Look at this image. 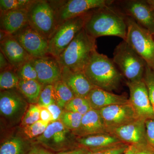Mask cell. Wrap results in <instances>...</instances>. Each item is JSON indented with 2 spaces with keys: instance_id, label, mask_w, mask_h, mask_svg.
Wrapping results in <instances>:
<instances>
[{
  "instance_id": "836d02e7",
  "label": "cell",
  "mask_w": 154,
  "mask_h": 154,
  "mask_svg": "<svg viewBox=\"0 0 154 154\" xmlns=\"http://www.w3.org/2000/svg\"><path fill=\"white\" fill-rule=\"evenodd\" d=\"M40 107L38 105H30L22 122L24 126L33 124L40 120Z\"/></svg>"
},
{
  "instance_id": "ab89813d",
  "label": "cell",
  "mask_w": 154,
  "mask_h": 154,
  "mask_svg": "<svg viewBox=\"0 0 154 154\" xmlns=\"http://www.w3.org/2000/svg\"><path fill=\"white\" fill-rule=\"evenodd\" d=\"M89 150L85 147L79 148L68 151L61 152L57 154H87Z\"/></svg>"
},
{
  "instance_id": "f6af8a7d",
  "label": "cell",
  "mask_w": 154,
  "mask_h": 154,
  "mask_svg": "<svg viewBox=\"0 0 154 154\" xmlns=\"http://www.w3.org/2000/svg\"><path fill=\"white\" fill-rule=\"evenodd\" d=\"M147 2L154 9V0H148Z\"/></svg>"
},
{
  "instance_id": "f35d334b",
  "label": "cell",
  "mask_w": 154,
  "mask_h": 154,
  "mask_svg": "<svg viewBox=\"0 0 154 154\" xmlns=\"http://www.w3.org/2000/svg\"><path fill=\"white\" fill-rule=\"evenodd\" d=\"M14 69L2 52H0V70L1 72L9 69Z\"/></svg>"
},
{
  "instance_id": "b9f144b4",
  "label": "cell",
  "mask_w": 154,
  "mask_h": 154,
  "mask_svg": "<svg viewBox=\"0 0 154 154\" xmlns=\"http://www.w3.org/2000/svg\"><path fill=\"white\" fill-rule=\"evenodd\" d=\"M9 35H10L8 33H6L4 30H1V32H0V41H2Z\"/></svg>"
},
{
  "instance_id": "1f68e13d",
  "label": "cell",
  "mask_w": 154,
  "mask_h": 154,
  "mask_svg": "<svg viewBox=\"0 0 154 154\" xmlns=\"http://www.w3.org/2000/svg\"><path fill=\"white\" fill-rule=\"evenodd\" d=\"M49 123L40 119L33 124L25 126L24 132L30 138L39 136L45 131Z\"/></svg>"
},
{
  "instance_id": "e0dca14e",
  "label": "cell",
  "mask_w": 154,
  "mask_h": 154,
  "mask_svg": "<svg viewBox=\"0 0 154 154\" xmlns=\"http://www.w3.org/2000/svg\"><path fill=\"white\" fill-rule=\"evenodd\" d=\"M62 80L75 97L87 98L91 90L96 88L84 72H73L66 67H62Z\"/></svg>"
},
{
  "instance_id": "ac0fdd59",
  "label": "cell",
  "mask_w": 154,
  "mask_h": 154,
  "mask_svg": "<svg viewBox=\"0 0 154 154\" xmlns=\"http://www.w3.org/2000/svg\"><path fill=\"white\" fill-rule=\"evenodd\" d=\"M73 132L79 137L109 133L104 124L100 110L94 109L83 116L79 128Z\"/></svg>"
},
{
  "instance_id": "ffe728a7",
  "label": "cell",
  "mask_w": 154,
  "mask_h": 154,
  "mask_svg": "<svg viewBox=\"0 0 154 154\" xmlns=\"http://www.w3.org/2000/svg\"><path fill=\"white\" fill-rule=\"evenodd\" d=\"M91 108L100 110L104 107L129 102L125 95H119L98 88L91 90L87 97Z\"/></svg>"
},
{
  "instance_id": "cb8c5ba5",
  "label": "cell",
  "mask_w": 154,
  "mask_h": 154,
  "mask_svg": "<svg viewBox=\"0 0 154 154\" xmlns=\"http://www.w3.org/2000/svg\"><path fill=\"white\" fill-rule=\"evenodd\" d=\"M53 85L56 104L60 108L65 107L70 101L75 97L72 91L62 80L57 81Z\"/></svg>"
},
{
  "instance_id": "277c9868",
  "label": "cell",
  "mask_w": 154,
  "mask_h": 154,
  "mask_svg": "<svg viewBox=\"0 0 154 154\" xmlns=\"http://www.w3.org/2000/svg\"><path fill=\"white\" fill-rule=\"evenodd\" d=\"M113 60L128 82L143 79L147 65L144 60L124 40L115 48Z\"/></svg>"
},
{
  "instance_id": "d6a6232c",
  "label": "cell",
  "mask_w": 154,
  "mask_h": 154,
  "mask_svg": "<svg viewBox=\"0 0 154 154\" xmlns=\"http://www.w3.org/2000/svg\"><path fill=\"white\" fill-rule=\"evenodd\" d=\"M143 79L148 92L149 98L154 110V70L147 65Z\"/></svg>"
},
{
  "instance_id": "7402d4cb",
  "label": "cell",
  "mask_w": 154,
  "mask_h": 154,
  "mask_svg": "<svg viewBox=\"0 0 154 154\" xmlns=\"http://www.w3.org/2000/svg\"><path fill=\"white\" fill-rule=\"evenodd\" d=\"M25 102L22 98L14 91H2L0 95L1 114L8 117L16 115L22 108Z\"/></svg>"
},
{
  "instance_id": "d4e9b609",
  "label": "cell",
  "mask_w": 154,
  "mask_h": 154,
  "mask_svg": "<svg viewBox=\"0 0 154 154\" xmlns=\"http://www.w3.org/2000/svg\"><path fill=\"white\" fill-rule=\"evenodd\" d=\"M19 81L20 79L14 69H9L1 72L0 74L1 91H7L18 88Z\"/></svg>"
},
{
  "instance_id": "d590c367",
  "label": "cell",
  "mask_w": 154,
  "mask_h": 154,
  "mask_svg": "<svg viewBox=\"0 0 154 154\" xmlns=\"http://www.w3.org/2000/svg\"><path fill=\"white\" fill-rule=\"evenodd\" d=\"M145 122L147 142L154 147V117L146 119Z\"/></svg>"
},
{
  "instance_id": "484cf974",
  "label": "cell",
  "mask_w": 154,
  "mask_h": 154,
  "mask_svg": "<svg viewBox=\"0 0 154 154\" xmlns=\"http://www.w3.org/2000/svg\"><path fill=\"white\" fill-rule=\"evenodd\" d=\"M66 111H71L84 115L92 109L87 98L75 97L66 105Z\"/></svg>"
},
{
  "instance_id": "6da1fadb",
  "label": "cell",
  "mask_w": 154,
  "mask_h": 154,
  "mask_svg": "<svg viewBox=\"0 0 154 154\" xmlns=\"http://www.w3.org/2000/svg\"><path fill=\"white\" fill-rule=\"evenodd\" d=\"M126 16L111 5L92 11L85 25L89 35L96 38L104 36H116L123 40L127 32Z\"/></svg>"
},
{
  "instance_id": "8992f818",
  "label": "cell",
  "mask_w": 154,
  "mask_h": 154,
  "mask_svg": "<svg viewBox=\"0 0 154 154\" xmlns=\"http://www.w3.org/2000/svg\"><path fill=\"white\" fill-rule=\"evenodd\" d=\"M91 12L66 20L58 26L48 40V54L57 58L85 27Z\"/></svg>"
},
{
  "instance_id": "30bf717a",
  "label": "cell",
  "mask_w": 154,
  "mask_h": 154,
  "mask_svg": "<svg viewBox=\"0 0 154 154\" xmlns=\"http://www.w3.org/2000/svg\"><path fill=\"white\" fill-rule=\"evenodd\" d=\"M99 110L109 133L114 128L140 118L129 102L110 105Z\"/></svg>"
},
{
  "instance_id": "7bdbcfd3",
  "label": "cell",
  "mask_w": 154,
  "mask_h": 154,
  "mask_svg": "<svg viewBox=\"0 0 154 154\" xmlns=\"http://www.w3.org/2000/svg\"><path fill=\"white\" fill-rule=\"evenodd\" d=\"M125 154H134V150L132 146L129 147L127 149Z\"/></svg>"
},
{
  "instance_id": "bcb514c9",
  "label": "cell",
  "mask_w": 154,
  "mask_h": 154,
  "mask_svg": "<svg viewBox=\"0 0 154 154\" xmlns=\"http://www.w3.org/2000/svg\"></svg>"
},
{
  "instance_id": "d6986e66",
  "label": "cell",
  "mask_w": 154,
  "mask_h": 154,
  "mask_svg": "<svg viewBox=\"0 0 154 154\" xmlns=\"http://www.w3.org/2000/svg\"><path fill=\"white\" fill-rule=\"evenodd\" d=\"M28 24V10L1 12V30L10 35H14Z\"/></svg>"
},
{
  "instance_id": "ba28073f",
  "label": "cell",
  "mask_w": 154,
  "mask_h": 154,
  "mask_svg": "<svg viewBox=\"0 0 154 154\" xmlns=\"http://www.w3.org/2000/svg\"><path fill=\"white\" fill-rule=\"evenodd\" d=\"M113 2L109 0H69L57 8L53 6L55 10L57 27L69 19L88 14L92 10L111 5Z\"/></svg>"
},
{
  "instance_id": "ee69618b",
  "label": "cell",
  "mask_w": 154,
  "mask_h": 154,
  "mask_svg": "<svg viewBox=\"0 0 154 154\" xmlns=\"http://www.w3.org/2000/svg\"><path fill=\"white\" fill-rule=\"evenodd\" d=\"M134 154H153L151 152L147 151H140Z\"/></svg>"
},
{
  "instance_id": "5bb4252c",
  "label": "cell",
  "mask_w": 154,
  "mask_h": 154,
  "mask_svg": "<svg viewBox=\"0 0 154 154\" xmlns=\"http://www.w3.org/2000/svg\"><path fill=\"white\" fill-rule=\"evenodd\" d=\"M69 130L60 120L50 122L44 133L37 137L38 142L53 150L67 145Z\"/></svg>"
},
{
  "instance_id": "7c38bea8",
  "label": "cell",
  "mask_w": 154,
  "mask_h": 154,
  "mask_svg": "<svg viewBox=\"0 0 154 154\" xmlns=\"http://www.w3.org/2000/svg\"><path fill=\"white\" fill-rule=\"evenodd\" d=\"M123 8L126 16L154 35V9L147 1H125Z\"/></svg>"
},
{
  "instance_id": "8fae6325",
  "label": "cell",
  "mask_w": 154,
  "mask_h": 154,
  "mask_svg": "<svg viewBox=\"0 0 154 154\" xmlns=\"http://www.w3.org/2000/svg\"><path fill=\"white\" fill-rule=\"evenodd\" d=\"M130 92L129 102L140 118L154 117V110L150 101L147 88L143 79L126 82Z\"/></svg>"
},
{
  "instance_id": "52a82bcc",
  "label": "cell",
  "mask_w": 154,
  "mask_h": 154,
  "mask_svg": "<svg viewBox=\"0 0 154 154\" xmlns=\"http://www.w3.org/2000/svg\"><path fill=\"white\" fill-rule=\"evenodd\" d=\"M28 24L49 40L57 28L55 10L51 2L36 1L28 10Z\"/></svg>"
},
{
  "instance_id": "e575fe53",
  "label": "cell",
  "mask_w": 154,
  "mask_h": 154,
  "mask_svg": "<svg viewBox=\"0 0 154 154\" xmlns=\"http://www.w3.org/2000/svg\"><path fill=\"white\" fill-rule=\"evenodd\" d=\"M128 147L121 143L104 148L93 150L87 154H122L126 151Z\"/></svg>"
},
{
  "instance_id": "74e56055",
  "label": "cell",
  "mask_w": 154,
  "mask_h": 154,
  "mask_svg": "<svg viewBox=\"0 0 154 154\" xmlns=\"http://www.w3.org/2000/svg\"><path fill=\"white\" fill-rule=\"evenodd\" d=\"M40 119L45 122L50 123L52 122V116L46 107H40Z\"/></svg>"
},
{
  "instance_id": "60d3db41",
  "label": "cell",
  "mask_w": 154,
  "mask_h": 154,
  "mask_svg": "<svg viewBox=\"0 0 154 154\" xmlns=\"http://www.w3.org/2000/svg\"><path fill=\"white\" fill-rule=\"evenodd\" d=\"M27 154H54L47 150L41 148L34 147L30 150Z\"/></svg>"
},
{
  "instance_id": "3957f363",
  "label": "cell",
  "mask_w": 154,
  "mask_h": 154,
  "mask_svg": "<svg viewBox=\"0 0 154 154\" xmlns=\"http://www.w3.org/2000/svg\"><path fill=\"white\" fill-rule=\"evenodd\" d=\"M96 50V38L83 28L56 59L62 67L67 68L73 72H84Z\"/></svg>"
},
{
  "instance_id": "4dcf8cb0",
  "label": "cell",
  "mask_w": 154,
  "mask_h": 154,
  "mask_svg": "<svg viewBox=\"0 0 154 154\" xmlns=\"http://www.w3.org/2000/svg\"><path fill=\"white\" fill-rule=\"evenodd\" d=\"M56 103L53 85H45L42 89L38 101V105L42 107H47Z\"/></svg>"
},
{
  "instance_id": "603a6c76",
  "label": "cell",
  "mask_w": 154,
  "mask_h": 154,
  "mask_svg": "<svg viewBox=\"0 0 154 154\" xmlns=\"http://www.w3.org/2000/svg\"><path fill=\"white\" fill-rule=\"evenodd\" d=\"M17 88L29 101L36 102H38L42 85L37 80H20Z\"/></svg>"
},
{
  "instance_id": "8d00e7d4",
  "label": "cell",
  "mask_w": 154,
  "mask_h": 154,
  "mask_svg": "<svg viewBox=\"0 0 154 154\" xmlns=\"http://www.w3.org/2000/svg\"><path fill=\"white\" fill-rule=\"evenodd\" d=\"M46 108L49 110L52 116L51 122L58 121L59 119H60L61 116L63 111L62 110L61 108L59 107L56 103L50 105Z\"/></svg>"
},
{
  "instance_id": "5b68a950",
  "label": "cell",
  "mask_w": 154,
  "mask_h": 154,
  "mask_svg": "<svg viewBox=\"0 0 154 154\" xmlns=\"http://www.w3.org/2000/svg\"><path fill=\"white\" fill-rule=\"evenodd\" d=\"M126 19L127 32L124 41L154 70V35L131 17L126 16Z\"/></svg>"
},
{
  "instance_id": "2e32d148",
  "label": "cell",
  "mask_w": 154,
  "mask_h": 154,
  "mask_svg": "<svg viewBox=\"0 0 154 154\" xmlns=\"http://www.w3.org/2000/svg\"><path fill=\"white\" fill-rule=\"evenodd\" d=\"M0 48L16 71L23 64L33 59L12 35H9L1 41Z\"/></svg>"
},
{
  "instance_id": "7dc6e473",
  "label": "cell",
  "mask_w": 154,
  "mask_h": 154,
  "mask_svg": "<svg viewBox=\"0 0 154 154\" xmlns=\"http://www.w3.org/2000/svg\"></svg>"
},
{
  "instance_id": "9a60e30c",
  "label": "cell",
  "mask_w": 154,
  "mask_h": 154,
  "mask_svg": "<svg viewBox=\"0 0 154 154\" xmlns=\"http://www.w3.org/2000/svg\"><path fill=\"white\" fill-rule=\"evenodd\" d=\"M145 119L139 118L135 120L114 128L110 131L122 141L140 144L147 142Z\"/></svg>"
},
{
  "instance_id": "83f0119b",
  "label": "cell",
  "mask_w": 154,
  "mask_h": 154,
  "mask_svg": "<svg viewBox=\"0 0 154 154\" xmlns=\"http://www.w3.org/2000/svg\"><path fill=\"white\" fill-rule=\"evenodd\" d=\"M24 143L20 138H13L5 142L1 146L0 154H22Z\"/></svg>"
},
{
  "instance_id": "4fadbf2b",
  "label": "cell",
  "mask_w": 154,
  "mask_h": 154,
  "mask_svg": "<svg viewBox=\"0 0 154 154\" xmlns=\"http://www.w3.org/2000/svg\"><path fill=\"white\" fill-rule=\"evenodd\" d=\"M37 74V81L42 85H53L62 80V67L57 59L47 56L31 60Z\"/></svg>"
},
{
  "instance_id": "9c48e42d",
  "label": "cell",
  "mask_w": 154,
  "mask_h": 154,
  "mask_svg": "<svg viewBox=\"0 0 154 154\" xmlns=\"http://www.w3.org/2000/svg\"><path fill=\"white\" fill-rule=\"evenodd\" d=\"M12 36L33 58L49 56L48 40L29 24Z\"/></svg>"
},
{
  "instance_id": "f546056e",
  "label": "cell",
  "mask_w": 154,
  "mask_h": 154,
  "mask_svg": "<svg viewBox=\"0 0 154 154\" xmlns=\"http://www.w3.org/2000/svg\"><path fill=\"white\" fill-rule=\"evenodd\" d=\"M20 80H37V74L31 60L23 64L16 71Z\"/></svg>"
},
{
  "instance_id": "f1b7e54d",
  "label": "cell",
  "mask_w": 154,
  "mask_h": 154,
  "mask_svg": "<svg viewBox=\"0 0 154 154\" xmlns=\"http://www.w3.org/2000/svg\"><path fill=\"white\" fill-rule=\"evenodd\" d=\"M34 0H1V12L13 10H28L35 2Z\"/></svg>"
},
{
  "instance_id": "44dd1931",
  "label": "cell",
  "mask_w": 154,
  "mask_h": 154,
  "mask_svg": "<svg viewBox=\"0 0 154 154\" xmlns=\"http://www.w3.org/2000/svg\"><path fill=\"white\" fill-rule=\"evenodd\" d=\"M77 139L78 142L84 147L93 149L94 150L116 145L122 142L116 136L110 133L86 136L79 137Z\"/></svg>"
},
{
  "instance_id": "4316f807",
  "label": "cell",
  "mask_w": 154,
  "mask_h": 154,
  "mask_svg": "<svg viewBox=\"0 0 154 154\" xmlns=\"http://www.w3.org/2000/svg\"><path fill=\"white\" fill-rule=\"evenodd\" d=\"M83 115L71 111H63L61 116L60 121L68 129L73 132L79 128Z\"/></svg>"
},
{
  "instance_id": "7a4b0ae2",
  "label": "cell",
  "mask_w": 154,
  "mask_h": 154,
  "mask_svg": "<svg viewBox=\"0 0 154 154\" xmlns=\"http://www.w3.org/2000/svg\"><path fill=\"white\" fill-rule=\"evenodd\" d=\"M84 72L94 86L110 92L118 89L122 79V75L113 60L96 50L91 56Z\"/></svg>"
}]
</instances>
